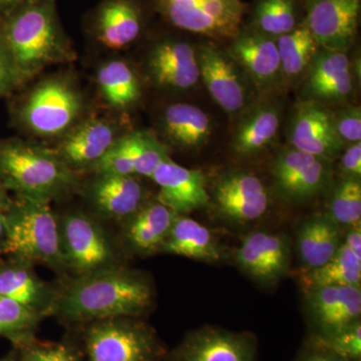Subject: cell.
Segmentation results:
<instances>
[{
	"instance_id": "obj_1",
	"label": "cell",
	"mask_w": 361,
	"mask_h": 361,
	"mask_svg": "<svg viewBox=\"0 0 361 361\" xmlns=\"http://www.w3.org/2000/svg\"><path fill=\"white\" fill-rule=\"evenodd\" d=\"M153 298L146 278L116 264L75 277L59 291L54 313L73 323L139 317L149 310Z\"/></svg>"
},
{
	"instance_id": "obj_2",
	"label": "cell",
	"mask_w": 361,
	"mask_h": 361,
	"mask_svg": "<svg viewBox=\"0 0 361 361\" xmlns=\"http://www.w3.org/2000/svg\"><path fill=\"white\" fill-rule=\"evenodd\" d=\"M6 214L2 252L16 260L65 269L59 222L51 202L18 196Z\"/></svg>"
},
{
	"instance_id": "obj_3",
	"label": "cell",
	"mask_w": 361,
	"mask_h": 361,
	"mask_svg": "<svg viewBox=\"0 0 361 361\" xmlns=\"http://www.w3.org/2000/svg\"><path fill=\"white\" fill-rule=\"evenodd\" d=\"M0 177L20 197L51 202L77 184L58 154L20 141L0 145Z\"/></svg>"
},
{
	"instance_id": "obj_4",
	"label": "cell",
	"mask_w": 361,
	"mask_h": 361,
	"mask_svg": "<svg viewBox=\"0 0 361 361\" xmlns=\"http://www.w3.org/2000/svg\"><path fill=\"white\" fill-rule=\"evenodd\" d=\"M6 42L16 70L25 77L66 56L51 0L33 2L16 13L7 25Z\"/></svg>"
},
{
	"instance_id": "obj_5",
	"label": "cell",
	"mask_w": 361,
	"mask_h": 361,
	"mask_svg": "<svg viewBox=\"0 0 361 361\" xmlns=\"http://www.w3.org/2000/svg\"><path fill=\"white\" fill-rule=\"evenodd\" d=\"M85 345L87 361H163L165 356L155 330L137 317L90 323Z\"/></svg>"
},
{
	"instance_id": "obj_6",
	"label": "cell",
	"mask_w": 361,
	"mask_h": 361,
	"mask_svg": "<svg viewBox=\"0 0 361 361\" xmlns=\"http://www.w3.org/2000/svg\"><path fill=\"white\" fill-rule=\"evenodd\" d=\"M155 4L175 27L214 40L234 39L245 14L241 0H155Z\"/></svg>"
},
{
	"instance_id": "obj_7",
	"label": "cell",
	"mask_w": 361,
	"mask_h": 361,
	"mask_svg": "<svg viewBox=\"0 0 361 361\" xmlns=\"http://www.w3.org/2000/svg\"><path fill=\"white\" fill-rule=\"evenodd\" d=\"M66 268L77 276L116 265L115 247L103 228L84 214L71 213L59 222Z\"/></svg>"
},
{
	"instance_id": "obj_8",
	"label": "cell",
	"mask_w": 361,
	"mask_h": 361,
	"mask_svg": "<svg viewBox=\"0 0 361 361\" xmlns=\"http://www.w3.org/2000/svg\"><path fill=\"white\" fill-rule=\"evenodd\" d=\"M82 101L77 90L65 80H49L33 90L23 111V120L40 135L61 134L80 114Z\"/></svg>"
},
{
	"instance_id": "obj_9",
	"label": "cell",
	"mask_w": 361,
	"mask_h": 361,
	"mask_svg": "<svg viewBox=\"0 0 361 361\" xmlns=\"http://www.w3.org/2000/svg\"><path fill=\"white\" fill-rule=\"evenodd\" d=\"M361 0H304V23L319 49L346 52L355 42Z\"/></svg>"
},
{
	"instance_id": "obj_10",
	"label": "cell",
	"mask_w": 361,
	"mask_h": 361,
	"mask_svg": "<svg viewBox=\"0 0 361 361\" xmlns=\"http://www.w3.org/2000/svg\"><path fill=\"white\" fill-rule=\"evenodd\" d=\"M275 184L289 200H310L331 180V161L287 147L278 153L272 169Z\"/></svg>"
},
{
	"instance_id": "obj_11",
	"label": "cell",
	"mask_w": 361,
	"mask_h": 361,
	"mask_svg": "<svg viewBox=\"0 0 361 361\" xmlns=\"http://www.w3.org/2000/svg\"><path fill=\"white\" fill-rule=\"evenodd\" d=\"M213 201L220 215L237 224L261 219L270 205L264 183L247 171H232L220 176L214 186Z\"/></svg>"
},
{
	"instance_id": "obj_12",
	"label": "cell",
	"mask_w": 361,
	"mask_h": 361,
	"mask_svg": "<svg viewBox=\"0 0 361 361\" xmlns=\"http://www.w3.org/2000/svg\"><path fill=\"white\" fill-rule=\"evenodd\" d=\"M288 135L292 148L330 161L345 147L337 135L331 111L313 101L296 106Z\"/></svg>"
},
{
	"instance_id": "obj_13",
	"label": "cell",
	"mask_w": 361,
	"mask_h": 361,
	"mask_svg": "<svg viewBox=\"0 0 361 361\" xmlns=\"http://www.w3.org/2000/svg\"><path fill=\"white\" fill-rule=\"evenodd\" d=\"M256 345L250 334L205 326L188 334L173 361H254Z\"/></svg>"
},
{
	"instance_id": "obj_14",
	"label": "cell",
	"mask_w": 361,
	"mask_h": 361,
	"mask_svg": "<svg viewBox=\"0 0 361 361\" xmlns=\"http://www.w3.org/2000/svg\"><path fill=\"white\" fill-rule=\"evenodd\" d=\"M236 262L254 279L266 284L276 283L290 266L288 239L277 233H252L239 247Z\"/></svg>"
},
{
	"instance_id": "obj_15",
	"label": "cell",
	"mask_w": 361,
	"mask_h": 361,
	"mask_svg": "<svg viewBox=\"0 0 361 361\" xmlns=\"http://www.w3.org/2000/svg\"><path fill=\"white\" fill-rule=\"evenodd\" d=\"M197 59L200 80L218 106L230 115H236L243 110L248 94L234 63L211 44L199 47Z\"/></svg>"
},
{
	"instance_id": "obj_16",
	"label": "cell",
	"mask_w": 361,
	"mask_h": 361,
	"mask_svg": "<svg viewBox=\"0 0 361 361\" xmlns=\"http://www.w3.org/2000/svg\"><path fill=\"white\" fill-rule=\"evenodd\" d=\"M151 179L160 189L158 201L177 215L193 212L210 203L203 173L183 167L171 157L159 166Z\"/></svg>"
},
{
	"instance_id": "obj_17",
	"label": "cell",
	"mask_w": 361,
	"mask_h": 361,
	"mask_svg": "<svg viewBox=\"0 0 361 361\" xmlns=\"http://www.w3.org/2000/svg\"><path fill=\"white\" fill-rule=\"evenodd\" d=\"M307 306L311 317L329 336L360 320L361 290L357 286H327L310 289Z\"/></svg>"
},
{
	"instance_id": "obj_18",
	"label": "cell",
	"mask_w": 361,
	"mask_h": 361,
	"mask_svg": "<svg viewBox=\"0 0 361 361\" xmlns=\"http://www.w3.org/2000/svg\"><path fill=\"white\" fill-rule=\"evenodd\" d=\"M149 75L160 87L186 90L200 80L197 51L186 42L164 39L149 52Z\"/></svg>"
},
{
	"instance_id": "obj_19",
	"label": "cell",
	"mask_w": 361,
	"mask_h": 361,
	"mask_svg": "<svg viewBox=\"0 0 361 361\" xmlns=\"http://www.w3.org/2000/svg\"><path fill=\"white\" fill-rule=\"evenodd\" d=\"M353 89L350 61L346 52L319 49L304 85L306 101L318 104L343 101Z\"/></svg>"
},
{
	"instance_id": "obj_20",
	"label": "cell",
	"mask_w": 361,
	"mask_h": 361,
	"mask_svg": "<svg viewBox=\"0 0 361 361\" xmlns=\"http://www.w3.org/2000/svg\"><path fill=\"white\" fill-rule=\"evenodd\" d=\"M231 54L259 89H267L281 73L276 39L255 28H241L232 39Z\"/></svg>"
},
{
	"instance_id": "obj_21",
	"label": "cell",
	"mask_w": 361,
	"mask_h": 361,
	"mask_svg": "<svg viewBox=\"0 0 361 361\" xmlns=\"http://www.w3.org/2000/svg\"><path fill=\"white\" fill-rule=\"evenodd\" d=\"M97 176L90 186V201L104 217L128 220L144 204V189L135 176Z\"/></svg>"
},
{
	"instance_id": "obj_22",
	"label": "cell",
	"mask_w": 361,
	"mask_h": 361,
	"mask_svg": "<svg viewBox=\"0 0 361 361\" xmlns=\"http://www.w3.org/2000/svg\"><path fill=\"white\" fill-rule=\"evenodd\" d=\"M58 296L59 290L40 279L30 263L16 260L0 268V297L49 315L54 313Z\"/></svg>"
},
{
	"instance_id": "obj_23",
	"label": "cell",
	"mask_w": 361,
	"mask_h": 361,
	"mask_svg": "<svg viewBox=\"0 0 361 361\" xmlns=\"http://www.w3.org/2000/svg\"><path fill=\"white\" fill-rule=\"evenodd\" d=\"M177 216L159 201L142 204L134 215L125 221L128 243L133 250L145 255L160 250Z\"/></svg>"
},
{
	"instance_id": "obj_24",
	"label": "cell",
	"mask_w": 361,
	"mask_h": 361,
	"mask_svg": "<svg viewBox=\"0 0 361 361\" xmlns=\"http://www.w3.org/2000/svg\"><path fill=\"white\" fill-rule=\"evenodd\" d=\"M159 251L209 263L218 262L223 257L222 249L212 232L184 215L176 217Z\"/></svg>"
},
{
	"instance_id": "obj_25",
	"label": "cell",
	"mask_w": 361,
	"mask_h": 361,
	"mask_svg": "<svg viewBox=\"0 0 361 361\" xmlns=\"http://www.w3.org/2000/svg\"><path fill=\"white\" fill-rule=\"evenodd\" d=\"M342 241L341 226L327 214H315L299 228L297 250L304 265L316 269L336 255Z\"/></svg>"
},
{
	"instance_id": "obj_26",
	"label": "cell",
	"mask_w": 361,
	"mask_h": 361,
	"mask_svg": "<svg viewBox=\"0 0 361 361\" xmlns=\"http://www.w3.org/2000/svg\"><path fill=\"white\" fill-rule=\"evenodd\" d=\"M115 141V132L109 123L90 120L73 130L56 153L73 170L92 167Z\"/></svg>"
},
{
	"instance_id": "obj_27",
	"label": "cell",
	"mask_w": 361,
	"mask_h": 361,
	"mask_svg": "<svg viewBox=\"0 0 361 361\" xmlns=\"http://www.w3.org/2000/svg\"><path fill=\"white\" fill-rule=\"evenodd\" d=\"M96 30L97 39L104 47L123 49L141 33V11L130 0H109L99 9Z\"/></svg>"
},
{
	"instance_id": "obj_28",
	"label": "cell",
	"mask_w": 361,
	"mask_h": 361,
	"mask_svg": "<svg viewBox=\"0 0 361 361\" xmlns=\"http://www.w3.org/2000/svg\"><path fill=\"white\" fill-rule=\"evenodd\" d=\"M281 110L274 102H266L252 109L239 123L233 140L237 155H257L276 137Z\"/></svg>"
},
{
	"instance_id": "obj_29",
	"label": "cell",
	"mask_w": 361,
	"mask_h": 361,
	"mask_svg": "<svg viewBox=\"0 0 361 361\" xmlns=\"http://www.w3.org/2000/svg\"><path fill=\"white\" fill-rule=\"evenodd\" d=\"M163 128L169 140L186 149L201 148L210 139L212 126L205 111L193 104L178 103L166 109Z\"/></svg>"
},
{
	"instance_id": "obj_30",
	"label": "cell",
	"mask_w": 361,
	"mask_h": 361,
	"mask_svg": "<svg viewBox=\"0 0 361 361\" xmlns=\"http://www.w3.org/2000/svg\"><path fill=\"white\" fill-rule=\"evenodd\" d=\"M308 290L327 286H357L361 283V258L344 244L329 262L310 270L304 278Z\"/></svg>"
},
{
	"instance_id": "obj_31",
	"label": "cell",
	"mask_w": 361,
	"mask_h": 361,
	"mask_svg": "<svg viewBox=\"0 0 361 361\" xmlns=\"http://www.w3.org/2000/svg\"><path fill=\"white\" fill-rule=\"evenodd\" d=\"M276 44L281 73L290 78L308 70L319 51V47L303 20L292 32L278 37Z\"/></svg>"
},
{
	"instance_id": "obj_32",
	"label": "cell",
	"mask_w": 361,
	"mask_h": 361,
	"mask_svg": "<svg viewBox=\"0 0 361 361\" xmlns=\"http://www.w3.org/2000/svg\"><path fill=\"white\" fill-rule=\"evenodd\" d=\"M97 82L104 99L114 108H127L141 96L139 80L125 61H113L102 66Z\"/></svg>"
},
{
	"instance_id": "obj_33",
	"label": "cell",
	"mask_w": 361,
	"mask_h": 361,
	"mask_svg": "<svg viewBox=\"0 0 361 361\" xmlns=\"http://www.w3.org/2000/svg\"><path fill=\"white\" fill-rule=\"evenodd\" d=\"M299 23L296 0H258L251 27L276 39Z\"/></svg>"
},
{
	"instance_id": "obj_34",
	"label": "cell",
	"mask_w": 361,
	"mask_h": 361,
	"mask_svg": "<svg viewBox=\"0 0 361 361\" xmlns=\"http://www.w3.org/2000/svg\"><path fill=\"white\" fill-rule=\"evenodd\" d=\"M45 316L42 311L0 297V336L9 337L16 344L27 341Z\"/></svg>"
},
{
	"instance_id": "obj_35",
	"label": "cell",
	"mask_w": 361,
	"mask_h": 361,
	"mask_svg": "<svg viewBox=\"0 0 361 361\" xmlns=\"http://www.w3.org/2000/svg\"><path fill=\"white\" fill-rule=\"evenodd\" d=\"M135 175L152 178L159 166L170 158L163 142L149 132H135L126 135Z\"/></svg>"
},
{
	"instance_id": "obj_36",
	"label": "cell",
	"mask_w": 361,
	"mask_h": 361,
	"mask_svg": "<svg viewBox=\"0 0 361 361\" xmlns=\"http://www.w3.org/2000/svg\"><path fill=\"white\" fill-rule=\"evenodd\" d=\"M327 215L341 227L361 224L360 180L341 178L330 197Z\"/></svg>"
},
{
	"instance_id": "obj_37",
	"label": "cell",
	"mask_w": 361,
	"mask_h": 361,
	"mask_svg": "<svg viewBox=\"0 0 361 361\" xmlns=\"http://www.w3.org/2000/svg\"><path fill=\"white\" fill-rule=\"evenodd\" d=\"M16 345L20 361H80L77 350L65 342H40L33 336Z\"/></svg>"
},
{
	"instance_id": "obj_38",
	"label": "cell",
	"mask_w": 361,
	"mask_h": 361,
	"mask_svg": "<svg viewBox=\"0 0 361 361\" xmlns=\"http://www.w3.org/2000/svg\"><path fill=\"white\" fill-rule=\"evenodd\" d=\"M92 168L97 175L135 176L126 135L116 140Z\"/></svg>"
},
{
	"instance_id": "obj_39",
	"label": "cell",
	"mask_w": 361,
	"mask_h": 361,
	"mask_svg": "<svg viewBox=\"0 0 361 361\" xmlns=\"http://www.w3.org/2000/svg\"><path fill=\"white\" fill-rule=\"evenodd\" d=\"M322 346L325 350L334 353L342 360L348 361L360 360L361 356L360 320L338 334L323 336Z\"/></svg>"
},
{
	"instance_id": "obj_40",
	"label": "cell",
	"mask_w": 361,
	"mask_h": 361,
	"mask_svg": "<svg viewBox=\"0 0 361 361\" xmlns=\"http://www.w3.org/2000/svg\"><path fill=\"white\" fill-rule=\"evenodd\" d=\"M334 128L339 139L346 145L355 144L361 140L360 106H348L332 113Z\"/></svg>"
},
{
	"instance_id": "obj_41",
	"label": "cell",
	"mask_w": 361,
	"mask_h": 361,
	"mask_svg": "<svg viewBox=\"0 0 361 361\" xmlns=\"http://www.w3.org/2000/svg\"><path fill=\"white\" fill-rule=\"evenodd\" d=\"M341 178L360 180L361 177V142L348 145L342 154L341 165Z\"/></svg>"
},
{
	"instance_id": "obj_42",
	"label": "cell",
	"mask_w": 361,
	"mask_h": 361,
	"mask_svg": "<svg viewBox=\"0 0 361 361\" xmlns=\"http://www.w3.org/2000/svg\"><path fill=\"white\" fill-rule=\"evenodd\" d=\"M348 248L350 249L355 255L361 258V226L356 225L350 227L345 238L342 241Z\"/></svg>"
},
{
	"instance_id": "obj_43",
	"label": "cell",
	"mask_w": 361,
	"mask_h": 361,
	"mask_svg": "<svg viewBox=\"0 0 361 361\" xmlns=\"http://www.w3.org/2000/svg\"><path fill=\"white\" fill-rule=\"evenodd\" d=\"M301 361H348L342 360L338 356L334 355V353H329V351L323 350L316 351V353H310V355H306L305 357L302 358Z\"/></svg>"
},
{
	"instance_id": "obj_44",
	"label": "cell",
	"mask_w": 361,
	"mask_h": 361,
	"mask_svg": "<svg viewBox=\"0 0 361 361\" xmlns=\"http://www.w3.org/2000/svg\"><path fill=\"white\" fill-rule=\"evenodd\" d=\"M37 1L39 0H0V7L26 6Z\"/></svg>"
},
{
	"instance_id": "obj_45",
	"label": "cell",
	"mask_w": 361,
	"mask_h": 361,
	"mask_svg": "<svg viewBox=\"0 0 361 361\" xmlns=\"http://www.w3.org/2000/svg\"><path fill=\"white\" fill-rule=\"evenodd\" d=\"M6 78L7 68L6 61H4V56H2L1 52H0V90L6 84Z\"/></svg>"
},
{
	"instance_id": "obj_46",
	"label": "cell",
	"mask_w": 361,
	"mask_h": 361,
	"mask_svg": "<svg viewBox=\"0 0 361 361\" xmlns=\"http://www.w3.org/2000/svg\"><path fill=\"white\" fill-rule=\"evenodd\" d=\"M4 236H6V214L0 210V247L2 245Z\"/></svg>"
},
{
	"instance_id": "obj_47",
	"label": "cell",
	"mask_w": 361,
	"mask_h": 361,
	"mask_svg": "<svg viewBox=\"0 0 361 361\" xmlns=\"http://www.w3.org/2000/svg\"><path fill=\"white\" fill-rule=\"evenodd\" d=\"M0 205H4V198H2L1 194H0Z\"/></svg>"
},
{
	"instance_id": "obj_48",
	"label": "cell",
	"mask_w": 361,
	"mask_h": 361,
	"mask_svg": "<svg viewBox=\"0 0 361 361\" xmlns=\"http://www.w3.org/2000/svg\"><path fill=\"white\" fill-rule=\"evenodd\" d=\"M0 361H13L11 358H6V360H0Z\"/></svg>"
}]
</instances>
